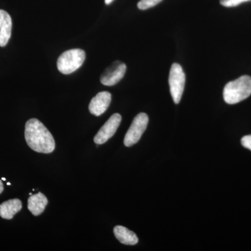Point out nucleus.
Returning <instances> with one entry per match:
<instances>
[{
	"mask_svg": "<svg viewBox=\"0 0 251 251\" xmlns=\"http://www.w3.org/2000/svg\"><path fill=\"white\" fill-rule=\"evenodd\" d=\"M25 138L28 146L36 152L52 153L55 148L53 136L37 119H30L26 123Z\"/></svg>",
	"mask_w": 251,
	"mask_h": 251,
	"instance_id": "f257e3e1",
	"label": "nucleus"
},
{
	"mask_svg": "<svg viewBox=\"0 0 251 251\" xmlns=\"http://www.w3.org/2000/svg\"><path fill=\"white\" fill-rule=\"evenodd\" d=\"M251 95V77L242 75L229 82L225 86L224 99L228 104H236L245 100Z\"/></svg>",
	"mask_w": 251,
	"mask_h": 251,
	"instance_id": "f03ea898",
	"label": "nucleus"
},
{
	"mask_svg": "<svg viewBox=\"0 0 251 251\" xmlns=\"http://www.w3.org/2000/svg\"><path fill=\"white\" fill-rule=\"evenodd\" d=\"M85 57L86 54L83 50H69L59 56L57 59V69L65 75L72 74L83 64Z\"/></svg>",
	"mask_w": 251,
	"mask_h": 251,
	"instance_id": "7ed1b4c3",
	"label": "nucleus"
},
{
	"mask_svg": "<svg viewBox=\"0 0 251 251\" xmlns=\"http://www.w3.org/2000/svg\"><path fill=\"white\" fill-rule=\"evenodd\" d=\"M186 76L182 67L174 63L172 65L169 75V85L173 100L176 104L179 103L184 92Z\"/></svg>",
	"mask_w": 251,
	"mask_h": 251,
	"instance_id": "20e7f679",
	"label": "nucleus"
},
{
	"mask_svg": "<svg viewBox=\"0 0 251 251\" xmlns=\"http://www.w3.org/2000/svg\"><path fill=\"white\" fill-rule=\"evenodd\" d=\"M149 117L147 114L141 112L133 119L129 129L125 135L124 143L126 147H131L138 143L148 127Z\"/></svg>",
	"mask_w": 251,
	"mask_h": 251,
	"instance_id": "39448f33",
	"label": "nucleus"
},
{
	"mask_svg": "<svg viewBox=\"0 0 251 251\" xmlns=\"http://www.w3.org/2000/svg\"><path fill=\"white\" fill-rule=\"evenodd\" d=\"M126 66L125 63L116 61L109 66L100 76V82L104 85L113 86L125 76Z\"/></svg>",
	"mask_w": 251,
	"mask_h": 251,
	"instance_id": "423d86ee",
	"label": "nucleus"
},
{
	"mask_svg": "<svg viewBox=\"0 0 251 251\" xmlns=\"http://www.w3.org/2000/svg\"><path fill=\"white\" fill-rule=\"evenodd\" d=\"M122 122V116L118 113L114 114L109 118L105 125L100 128L97 134L94 136V143L102 145L106 143L116 133L117 128Z\"/></svg>",
	"mask_w": 251,
	"mask_h": 251,
	"instance_id": "0eeeda50",
	"label": "nucleus"
},
{
	"mask_svg": "<svg viewBox=\"0 0 251 251\" xmlns=\"http://www.w3.org/2000/svg\"><path fill=\"white\" fill-rule=\"evenodd\" d=\"M111 94L108 92H99L91 100L89 105V110L92 115L100 116L106 111L111 103Z\"/></svg>",
	"mask_w": 251,
	"mask_h": 251,
	"instance_id": "6e6552de",
	"label": "nucleus"
},
{
	"mask_svg": "<svg viewBox=\"0 0 251 251\" xmlns=\"http://www.w3.org/2000/svg\"><path fill=\"white\" fill-rule=\"evenodd\" d=\"M12 19L4 10L0 9V47L7 45L11 36Z\"/></svg>",
	"mask_w": 251,
	"mask_h": 251,
	"instance_id": "1a4fd4ad",
	"label": "nucleus"
},
{
	"mask_svg": "<svg viewBox=\"0 0 251 251\" xmlns=\"http://www.w3.org/2000/svg\"><path fill=\"white\" fill-rule=\"evenodd\" d=\"M22 207V202L19 199L9 200L0 204V216L4 219H12Z\"/></svg>",
	"mask_w": 251,
	"mask_h": 251,
	"instance_id": "9d476101",
	"label": "nucleus"
},
{
	"mask_svg": "<svg viewBox=\"0 0 251 251\" xmlns=\"http://www.w3.org/2000/svg\"><path fill=\"white\" fill-rule=\"evenodd\" d=\"M48 199L43 193L31 195L28 199L27 208L34 216H39L45 210Z\"/></svg>",
	"mask_w": 251,
	"mask_h": 251,
	"instance_id": "9b49d317",
	"label": "nucleus"
},
{
	"mask_svg": "<svg viewBox=\"0 0 251 251\" xmlns=\"http://www.w3.org/2000/svg\"><path fill=\"white\" fill-rule=\"evenodd\" d=\"M114 234L115 237L120 241L122 244L125 245H135L138 244V238L136 234L124 226H115L114 228Z\"/></svg>",
	"mask_w": 251,
	"mask_h": 251,
	"instance_id": "f8f14e48",
	"label": "nucleus"
},
{
	"mask_svg": "<svg viewBox=\"0 0 251 251\" xmlns=\"http://www.w3.org/2000/svg\"><path fill=\"white\" fill-rule=\"evenodd\" d=\"M163 0H140L138 3V8L140 10H147L159 4Z\"/></svg>",
	"mask_w": 251,
	"mask_h": 251,
	"instance_id": "ddd939ff",
	"label": "nucleus"
},
{
	"mask_svg": "<svg viewBox=\"0 0 251 251\" xmlns=\"http://www.w3.org/2000/svg\"><path fill=\"white\" fill-rule=\"evenodd\" d=\"M251 0H220V3L226 7H234Z\"/></svg>",
	"mask_w": 251,
	"mask_h": 251,
	"instance_id": "4468645a",
	"label": "nucleus"
},
{
	"mask_svg": "<svg viewBox=\"0 0 251 251\" xmlns=\"http://www.w3.org/2000/svg\"><path fill=\"white\" fill-rule=\"evenodd\" d=\"M241 142H242V145L244 148L251 150V135L243 137Z\"/></svg>",
	"mask_w": 251,
	"mask_h": 251,
	"instance_id": "2eb2a0df",
	"label": "nucleus"
},
{
	"mask_svg": "<svg viewBox=\"0 0 251 251\" xmlns=\"http://www.w3.org/2000/svg\"><path fill=\"white\" fill-rule=\"evenodd\" d=\"M3 191H4V185L1 180H0V194L3 192Z\"/></svg>",
	"mask_w": 251,
	"mask_h": 251,
	"instance_id": "dca6fc26",
	"label": "nucleus"
},
{
	"mask_svg": "<svg viewBox=\"0 0 251 251\" xmlns=\"http://www.w3.org/2000/svg\"><path fill=\"white\" fill-rule=\"evenodd\" d=\"M114 0H105V4L109 5L111 4L112 1H113Z\"/></svg>",
	"mask_w": 251,
	"mask_h": 251,
	"instance_id": "f3484780",
	"label": "nucleus"
}]
</instances>
